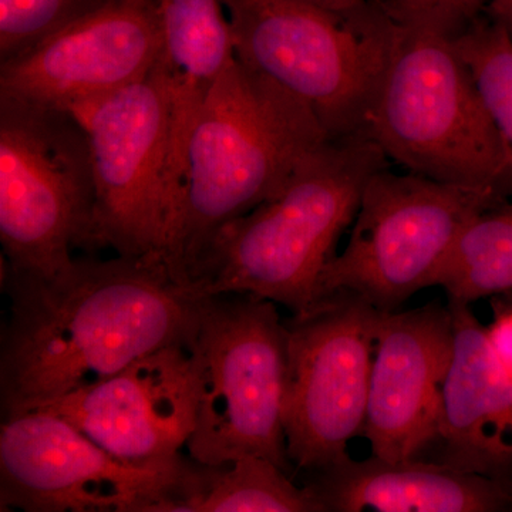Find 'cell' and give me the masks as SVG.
<instances>
[{
	"label": "cell",
	"instance_id": "obj_1",
	"mask_svg": "<svg viewBox=\"0 0 512 512\" xmlns=\"http://www.w3.org/2000/svg\"><path fill=\"white\" fill-rule=\"evenodd\" d=\"M2 414L25 412L187 342L202 296L161 255L74 258L50 278L3 272Z\"/></svg>",
	"mask_w": 512,
	"mask_h": 512
},
{
	"label": "cell",
	"instance_id": "obj_2",
	"mask_svg": "<svg viewBox=\"0 0 512 512\" xmlns=\"http://www.w3.org/2000/svg\"><path fill=\"white\" fill-rule=\"evenodd\" d=\"M305 104L235 59L192 124L163 251L190 286L218 232L274 200L299 168L329 143Z\"/></svg>",
	"mask_w": 512,
	"mask_h": 512
},
{
	"label": "cell",
	"instance_id": "obj_3",
	"mask_svg": "<svg viewBox=\"0 0 512 512\" xmlns=\"http://www.w3.org/2000/svg\"><path fill=\"white\" fill-rule=\"evenodd\" d=\"M386 161L365 136L329 141L278 197L218 232L192 271L191 288L200 296L252 293L292 315L308 312L367 181Z\"/></svg>",
	"mask_w": 512,
	"mask_h": 512
},
{
	"label": "cell",
	"instance_id": "obj_4",
	"mask_svg": "<svg viewBox=\"0 0 512 512\" xmlns=\"http://www.w3.org/2000/svg\"><path fill=\"white\" fill-rule=\"evenodd\" d=\"M366 137L409 173L512 197V171L450 37L399 25Z\"/></svg>",
	"mask_w": 512,
	"mask_h": 512
},
{
	"label": "cell",
	"instance_id": "obj_5",
	"mask_svg": "<svg viewBox=\"0 0 512 512\" xmlns=\"http://www.w3.org/2000/svg\"><path fill=\"white\" fill-rule=\"evenodd\" d=\"M187 346L198 380L188 456L210 466L258 456L291 473L288 330L278 305L252 293L202 296Z\"/></svg>",
	"mask_w": 512,
	"mask_h": 512
},
{
	"label": "cell",
	"instance_id": "obj_6",
	"mask_svg": "<svg viewBox=\"0 0 512 512\" xmlns=\"http://www.w3.org/2000/svg\"><path fill=\"white\" fill-rule=\"evenodd\" d=\"M224 5L239 62L305 104L330 140L366 137L399 28L384 6L365 18H345L293 0Z\"/></svg>",
	"mask_w": 512,
	"mask_h": 512
},
{
	"label": "cell",
	"instance_id": "obj_7",
	"mask_svg": "<svg viewBox=\"0 0 512 512\" xmlns=\"http://www.w3.org/2000/svg\"><path fill=\"white\" fill-rule=\"evenodd\" d=\"M507 200L495 191L380 168L363 190L348 244L320 278L316 303L349 292L377 311H397L414 293L436 286L467 225Z\"/></svg>",
	"mask_w": 512,
	"mask_h": 512
},
{
	"label": "cell",
	"instance_id": "obj_8",
	"mask_svg": "<svg viewBox=\"0 0 512 512\" xmlns=\"http://www.w3.org/2000/svg\"><path fill=\"white\" fill-rule=\"evenodd\" d=\"M89 138L76 117L0 97L3 272L50 278L83 247L93 210Z\"/></svg>",
	"mask_w": 512,
	"mask_h": 512
},
{
	"label": "cell",
	"instance_id": "obj_9",
	"mask_svg": "<svg viewBox=\"0 0 512 512\" xmlns=\"http://www.w3.org/2000/svg\"><path fill=\"white\" fill-rule=\"evenodd\" d=\"M72 116L86 130L92 157L93 210L83 248L163 256L174 194L171 100L160 67Z\"/></svg>",
	"mask_w": 512,
	"mask_h": 512
},
{
	"label": "cell",
	"instance_id": "obj_10",
	"mask_svg": "<svg viewBox=\"0 0 512 512\" xmlns=\"http://www.w3.org/2000/svg\"><path fill=\"white\" fill-rule=\"evenodd\" d=\"M191 463H130L57 414L12 413L0 426V510L161 512Z\"/></svg>",
	"mask_w": 512,
	"mask_h": 512
},
{
	"label": "cell",
	"instance_id": "obj_11",
	"mask_svg": "<svg viewBox=\"0 0 512 512\" xmlns=\"http://www.w3.org/2000/svg\"><path fill=\"white\" fill-rule=\"evenodd\" d=\"M380 311L339 292L285 320L288 382L286 448L306 474L348 456L362 437Z\"/></svg>",
	"mask_w": 512,
	"mask_h": 512
},
{
	"label": "cell",
	"instance_id": "obj_12",
	"mask_svg": "<svg viewBox=\"0 0 512 512\" xmlns=\"http://www.w3.org/2000/svg\"><path fill=\"white\" fill-rule=\"evenodd\" d=\"M160 55L158 0H106L0 63V97L72 114L146 77Z\"/></svg>",
	"mask_w": 512,
	"mask_h": 512
},
{
	"label": "cell",
	"instance_id": "obj_13",
	"mask_svg": "<svg viewBox=\"0 0 512 512\" xmlns=\"http://www.w3.org/2000/svg\"><path fill=\"white\" fill-rule=\"evenodd\" d=\"M30 409L57 414L121 460L167 463L181 456L194 433L197 369L187 342L173 343L99 383Z\"/></svg>",
	"mask_w": 512,
	"mask_h": 512
},
{
	"label": "cell",
	"instance_id": "obj_14",
	"mask_svg": "<svg viewBox=\"0 0 512 512\" xmlns=\"http://www.w3.org/2000/svg\"><path fill=\"white\" fill-rule=\"evenodd\" d=\"M453 346L448 303L380 312L362 433L373 456L413 460L433 447Z\"/></svg>",
	"mask_w": 512,
	"mask_h": 512
},
{
	"label": "cell",
	"instance_id": "obj_15",
	"mask_svg": "<svg viewBox=\"0 0 512 512\" xmlns=\"http://www.w3.org/2000/svg\"><path fill=\"white\" fill-rule=\"evenodd\" d=\"M454 346L441 397L437 463L512 488V379L468 303L451 301Z\"/></svg>",
	"mask_w": 512,
	"mask_h": 512
},
{
	"label": "cell",
	"instance_id": "obj_16",
	"mask_svg": "<svg viewBox=\"0 0 512 512\" xmlns=\"http://www.w3.org/2000/svg\"><path fill=\"white\" fill-rule=\"evenodd\" d=\"M303 487L322 512L512 511V488L421 458L349 456L308 473Z\"/></svg>",
	"mask_w": 512,
	"mask_h": 512
},
{
	"label": "cell",
	"instance_id": "obj_17",
	"mask_svg": "<svg viewBox=\"0 0 512 512\" xmlns=\"http://www.w3.org/2000/svg\"><path fill=\"white\" fill-rule=\"evenodd\" d=\"M158 16L161 55L157 64L171 100L174 212L192 124L237 53L224 0H158Z\"/></svg>",
	"mask_w": 512,
	"mask_h": 512
},
{
	"label": "cell",
	"instance_id": "obj_18",
	"mask_svg": "<svg viewBox=\"0 0 512 512\" xmlns=\"http://www.w3.org/2000/svg\"><path fill=\"white\" fill-rule=\"evenodd\" d=\"M163 512H322V508L281 467L264 457L248 456L218 466L192 460Z\"/></svg>",
	"mask_w": 512,
	"mask_h": 512
},
{
	"label": "cell",
	"instance_id": "obj_19",
	"mask_svg": "<svg viewBox=\"0 0 512 512\" xmlns=\"http://www.w3.org/2000/svg\"><path fill=\"white\" fill-rule=\"evenodd\" d=\"M436 286L468 303L512 291V201L478 214L457 239Z\"/></svg>",
	"mask_w": 512,
	"mask_h": 512
},
{
	"label": "cell",
	"instance_id": "obj_20",
	"mask_svg": "<svg viewBox=\"0 0 512 512\" xmlns=\"http://www.w3.org/2000/svg\"><path fill=\"white\" fill-rule=\"evenodd\" d=\"M454 40L476 83L512 171V33L484 13Z\"/></svg>",
	"mask_w": 512,
	"mask_h": 512
},
{
	"label": "cell",
	"instance_id": "obj_21",
	"mask_svg": "<svg viewBox=\"0 0 512 512\" xmlns=\"http://www.w3.org/2000/svg\"><path fill=\"white\" fill-rule=\"evenodd\" d=\"M106 0H0V63L99 8Z\"/></svg>",
	"mask_w": 512,
	"mask_h": 512
},
{
	"label": "cell",
	"instance_id": "obj_22",
	"mask_svg": "<svg viewBox=\"0 0 512 512\" xmlns=\"http://www.w3.org/2000/svg\"><path fill=\"white\" fill-rule=\"evenodd\" d=\"M394 22L456 39L487 12L490 0H380Z\"/></svg>",
	"mask_w": 512,
	"mask_h": 512
},
{
	"label": "cell",
	"instance_id": "obj_23",
	"mask_svg": "<svg viewBox=\"0 0 512 512\" xmlns=\"http://www.w3.org/2000/svg\"><path fill=\"white\" fill-rule=\"evenodd\" d=\"M494 318L487 329V338L498 362L512 379V291L495 296Z\"/></svg>",
	"mask_w": 512,
	"mask_h": 512
},
{
	"label": "cell",
	"instance_id": "obj_24",
	"mask_svg": "<svg viewBox=\"0 0 512 512\" xmlns=\"http://www.w3.org/2000/svg\"><path fill=\"white\" fill-rule=\"evenodd\" d=\"M293 2L315 6L345 18H365L383 6L380 0H293Z\"/></svg>",
	"mask_w": 512,
	"mask_h": 512
},
{
	"label": "cell",
	"instance_id": "obj_25",
	"mask_svg": "<svg viewBox=\"0 0 512 512\" xmlns=\"http://www.w3.org/2000/svg\"><path fill=\"white\" fill-rule=\"evenodd\" d=\"M508 29H510V32L512 33V29L511 28H508Z\"/></svg>",
	"mask_w": 512,
	"mask_h": 512
}]
</instances>
